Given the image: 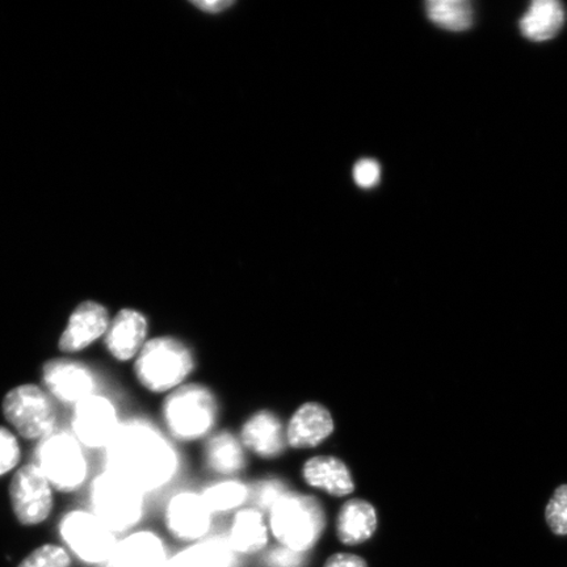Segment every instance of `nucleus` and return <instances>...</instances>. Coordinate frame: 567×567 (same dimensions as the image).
<instances>
[{
    "mask_svg": "<svg viewBox=\"0 0 567 567\" xmlns=\"http://www.w3.org/2000/svg\"><path fill=\"white\" fill-rule=\"evenodd\" d=\"M301 477L308 486L334 498H346L357 488L350 466L337 456L310 457L302 465Z\"/></svg>",
    "mask_w": 567,
    "mask_h": 567,
    "instance_id": "nucleus-17",
    "label": "nucleus"
},
{
    "mask_svg": "<svg viewBox=\"0 0 567 567\" xmlns=\"http://www.w3.org/2000/svg\"><path fill=\"white\" fill-rule=\"evenodd\" d=\"M545 519L553 534L567 536V485L559 486L545 509Z\"/></svg>",
    "mask_w": 567,
    "mask_h": 567,
    "instance_id": "nucleus-27",
    "label": "nucleus"
},
{
    "mask_svg": "<svg viewBox=\"0 0 567 567\" xmlns=\"http://www.w3.org/2000/svg\"><path fill=\"white\" fill-rule=\"evenodd\" d=\"M42 384L49 395L73 406L95 394L96 388L94 374L86 365L65 358L47 361L42 367Z\"/></svg>",
    "mask_w": 567,
    "mask_h": 567,
    "instance_id": "nucleus-11",
    "label": "nucleus"
},
{
    "mask_svg": "<svg viewBox=\"0 0 567 567\" xmlns=\"http://www.w3.org/2000/svg\"><path fill=\"white\" fill-rule=\"evenodd\" d=\"M205 461L210 471L233 476L245 470L246 450L236 435L228 431L218 432L205 445Z\"/></svg>",
    "mask_w": 567,
    "mask_h": 567,
    "instance_id": "nucleus-21",
    "label": "nucleus"
},
{
    "mask_svg": "<svg viewBox=\"0 0 567 567\" xmlns=\"http://www.w3.org/2000/svg\"><path fill=\"white\" fill-rule=\"evenodd\" d=\"M106 471L141 493L157 491L172 481L179 467L176 451L153 424L131 421L105 446Z\"/></svg>",
    "mask_w": 567,
    "mask_h": 567,
    "instance_id": "nucleus-1",
    "label": "nucleus"
},
{
    "mask_svg": "<svg viewBox=\"0 0 567 567\" xmlns=\"http://www.w3.org/2000/svg\"><path fill=\"white\" fill-rule=\"evenodd\" d=\"M35 465L56 492H76L87 478L82 444L68 432L53 431L41 439L35 450Z\"/></svg>",
    "mask_w": 567,
    "mask_h": 567,
    "instance_id": "nucleus-6",
    "label": "nucleus"
},
{
    "mask_svg": "<svg viewBox=\"0 0 567 567\" xmlns=\"http://www.w3.org/2000/svg\"><path fill=\"white\" fill-rule=\"evenodd\" d=\"M202 496L212 514L225 513L243 506L250 496V491L244 482L228 480L205 488Z\"/></svg>",
    "mask_w": 567,
    "mask_h": 567,
    "instance_id": "nucleus-25",
    "label": "nucleus"
},
{
    "mask_svg": "<svg viewBox=\"0 0 567 567\" xmlns=\"http://www.w3.org/2000/svg\"><path fill=\"white\" fill-rule=\"evenodd\" d=\"M289 493V488L282 481L271 478L261 481L255 488V503L259 512L268 513Z\"/></svg>",
    "mask_w": 567,
    "mask_h": 567,
    "instance_id": "nucleus-28",
    "label": "nucleus"
},
{
    "mask_svg": "<svg viewBox=\"0 0 567 567\" xmlns=\"http://www.w3.org/2000/svg\"><path fill=\"white\" fill-rule=\"evenodd\" d=\"M165 522L169 534L177 540L197 542L208 534L212 513L202 494L182 492L168 501Z\"/></svg>",
    "mask_w": 567,
    "mask_h": 567,
    "instance_id": "nucleus-12",
    "label": "nucleus"
},
{
    "mask_svg": "<svg viewBox=\"0 0 567 567\" xmlns=\"http://www.w3.org/2000/svg\"><path fill=\"white\" fill-rule=\"evenodd\" d=\"M326 512L313 495L289 492L269 512L268 527L281 547L305 553L316 547L326 529Z\"/></svg>",
    "mask_w": 567,
    "mask_h": 567,
    "instance_id": "nucleus-3",
    "label": "nucleus"
},
{
    "mask_svg": "<svg viewBox=\"0 0 567 567\" xmlns=\"http://www.w3.org/2000/svg\"><path fill=\"white\" fill-rule=\"evenodd\" d=\"M147 337L148 321L145 315L136 309H123L111 319L104 342L113 359L130 361L138 357L147 343Z\"/></svg>",
    "mask_w": 567,
    "mask_h": 567,
    "instance_id": "nucleus-16",
    "label": "nucleus"
},
{
    "mask_svg": "<svg viewBox=\"0 0 567 567\" xmlns=\"http://www.w3.org/2000/svg\"><path fill=\"white\" fill-rule=\"evenodd\" d=\"M323 567H368V564L363 557L352 553H337L326 561Z\"/></svg>",
    "mask_w": 567,
    "mask_h": 567,
    "instance_id": "nucleus-32",
    "label": "nucleus"
},
{
    "mask_svg": "<svg viewBox=\"0 0 567 567\" xmlns=\"http://www.w3.org/2000/svg\"><path fill=\"white\" fill-rule=\"evenodd\" d=\"M91 513L113 534L136 526L144 515V493L109 471L90 486Z\"/></svg>",
    "mask_w": 567,
    "mask_h": 567,
    "instance_id": "nucleus-5",
    "label": "nucleus"
},
{
    "mask_svg": "<svg viewBox=\"0 0 567 567\" xmlns=\"http://www.w3.org/2000/svg\"><path fill=\"white\" fill-rule=\"evenodd\" d=\"M234 551L225 537H212L177 553L166 567H231Z\"/></svg>",
    "mask_w": 567,
    "mask_h": 567,
    "instance_id": "nucleus-23",
    "label": "nucleus"
},
{
    "mask_svg": "<svg viewBox=\"0 0 567 567\" xmlns=\"http://www.w3.org/2000/svg\"><path fill=\"white\" fill-rule=\"evenodd\" d=\"M110 323V311L104 305L95 301L78 305L60 338V351L78 353L89 349L97 339L105 337Z\"/></svg>",
    "mask_w": 567,
    "mask_h": 567,
    "instance_id": "nucleus-14",
    "label": "nucleus"
},
{
    "mask_svg": "<svg viewBox=\"0 0 567 567\" xmlns=\"http://www.w3.org/2000/svg\"><path fill=\"white\" fill-rule=\"evenodd\" d=\"M53 491L51 482L38 465L19 467L10 486L11 506L19 523L27 527L44 523L54 506Z\"/></svg>",
    "mask_w": 567,
    "mask_h": 567,
    "instance_id": "nucleus-9",
    "label": "nucleus"
},
{
    "mask_svg": "<svg viewBox=\"0 0 567 567\" xmlns=\"http://www.w3.org/2000/svg\"><path fill=\"white\" fill-rule=\"evenodd\" d=\"M115 405L106 396L92 394L74 406V437L89 449H105L120 427Z\"/></svg>",
    "mask_w": 567,
    "mask_h": 567,
    "instance_id": "nucleus-10",
    "label": "nucleus"
},
{
    "mask_svg": "<svg viewBox=\"0 0 567 567\" xmlns=\"http://www.w3.org/2000/svg\"><path fill=\"white\" fill-rule=\"evenodd\" d=\"M268 530L264 513L258 508H245L234 516L226 540L234 553L254 555L267 547Z\"/></svg>",
    "mask_w": 567,
    "mask_h": 567,
    "instance_id": "nucleus-20",
    "label": "nucleus"
},
{
    "mask_svg": "<svg viewBox=\"0 0 567 567\" xmlns=\"http://www.w3.org/2000/svg\"><path fill=\"white\" fill-rule=\"evenodd\" d=\"M167 550L151 530H138L118 542L106 567H166Z\"/></svg>",
    "mask_w": 567,
    "mask_h": 567,
    "instance_id": "nucleus-18",
    "label": "nucleus"
},
{
    "mask_svg": "<svg viewBox=\"0 0 567 567\" xmlns=\"http://www.w3.org/2000/svg\"><path fill=\"white\" fill-rule=\"evenodd\" d=\"M6 421L27 441H41L54 431L56 411L47 390L24 384L10 390L2 403Z\"/></svg>",
    "mask_w": 567,
    "mask_h": 567,
    "instance_id": "nucleus-7",
    "label": "nucleus"
},
{
    "mask_svg": "<svg viewBox=\"0 0 567 567\" xmlns=\"http://www.w3.org/2000/svg\"><path fill=\"white\" fill-rule=\"evenodd\" d=\"M193 4L203 12L218 13L229 9L234 2H229V0H205L204 2V0H202V2H193Z\"/></svg>",
    "mask_w": 567,
    "mask_h": 567,
    "instance_id": "nucleus-33",
    "label": "nucleus"
},
{
    "mask_svg": "<svg viewBox=\"0 0 567 567\" xmlns=\"http://www.w3.org/2000/svg\"><path fill=\"white\" fill-rule=\"evenodd\" d=\"M240 443L260 458H278L288 449L286 425L272 411L259 410L243 425Z\"/></svg>",
    "mask_w": 567,
    "mask_h": 567,
    "instance_id": "nucleus-15",
    "label": "nucleus"
},
{
    "mask_svg": "<svg viewBox=\"0 0 567 567\" xmlns=\"http://www.w3.org/2000/svg\"><path fill=\"white\" fill-rule=\"evenodd\" d=\"M20 457L21 450L17 435L0 425V477L16 470Z\"/></svg>",
    "mask_w": 567,
    "mask_h": 567,
    "instance_id": "nucleus-29",
    "label": "nucleus"
},
{
    "mask_svg": "<svg viewBox=\"0 0 567 567\" xmlns=\"http://www.w3.org/2000/svg\"><path fill=\"white\" fill-rule=\"evenodd\" d=\"M195 370L189 347L174 337L148 339L134 363L140 385L152 393H169L186 384Z\"/></svg>",
    "mask_w": 567,
    "mask_h": 567,
    "instance_id": "nucleus-2",
    "label": "nucleus"
},
{
    "mask_svg": "<svg viewBox=\"0 0 567 567\" xmlns=\"http://www.w3.org/2000/svg\"><path fill=\"white\" fill-rule=\"evenodd\" d=\"M565 10L556 0H535L520 20V31L532 41H547L561 30Z\"/></svg>",
    "mask_w": 567,
    "mask_h": 567,
    "instance_id": "nucleus-22",
    "label": "nucleus"
},
{
    "mask_svg": "<svg viewBox=\"0 0 567 567\" xmlns=\"http://www.w3.org/2000/svg\"><path fill=\"white\" fill-rule=\"evenodd\" d=\"M219 415L217 396L203 384H184L169 392L162 406L166 427L176 441L195 442L215 429Z\"/></svg>",
    "mask_w": 567,
    "mask_h": 567,
    "instance_id": "nucleus-4",
    "label": "nucleus"
},
{
    "mask_svg": "<svg viewBox=\"0 0 567 567\" xmlns=\"http://www.w3.org/2000/svg\"><path fill=\"white\" fill-rule=\"evenodd\" d=\"M60 535L66 547L87 564L109 563L118 543L104 523L83 509H74L62 517Z\"/></svg>",
    "mask_w": 567,
    "mask_h": 567,
    "instance_id": "nucleus-8",
    "label": "nucleus"
},
{
    "mask_svg": "<svg viewBox=\"0 0 567 567\" xmlns=\"http://www.w3.org/2000/svg\"><path fill=\"white\" fill-rule=\"evenodd\" d=\"M69 551L60 545L45 544L34 549L18 567H70Z\"/></svg>",
    "mask_w": 567,
    "mask_h": 567,
    "instance_id": "nucleus-26",
    "label": "nucleus"
},
{
    "mask_svg": "<svg viewBox=\"0 0 567 567\" xmlns=\"http://www.w3.org/2000/svg\"><path fill=\"white\" fill-rule=\"evenodd\" d=\"M336 526L338 540L357 547L371 540L379 528V515L371 502L353 498L340 507Z\"/></svg>",
    "mask_w": 567,
    "mask_h": 567,
    "instance_id": "nucleus-19",
    "label": "nucleus"
},
{
    "mask_svg": "<svg viewBox=\"0 0 567 567\" xmlns=\"http://www.w3.org/2000/svg\"><path fill=\"white\" fill-rule=\"evenodd\" d=\"M381 168L373 159H361L354 165L353 179L360 188L370 189L378 186Z\"/></svg>",
    "mask_w": 567,
    "mask_h": 567,
    "instance_id": "nucleus-30",
    "label": "nucleus"
},
{
    "mask_svg": "<svg viewBox=\"0 0 567 567\" xmlns=\"http://www.w3.org/2000/svg\"><path fill=\"white\" fill-rule=\"evenodd\" d=\"M425 11L432 23L444 30L461 32L473 24V7L465 0H430Z\"/></svg>",
    "mask_w": 567,
    "mask_h": 567,
    "instance_id": "nucleus-24",
    "label": "nucleus"
},
{
    "mask_svg": "<svg viewBox=\"0 0 567 567\" xmlns=\"http://www.w3.org/2000/svg\"><path fill=\"white\" fill-rule=\"evenodd\" d=\"M336 421L322 403L309 401L297 408L286 425L287 443L293 450H311L334 434Z\"/></svg>",
    "mask_w": 567,
    "mask_h": 567,
    "instance_id": "nucleus-13",
    "label": "nucleus"
},
{
    "mask_svg": "<svg viewBox=\"0 0 567 567\" xmlns=\"http://www.w3.org/2000/svg\"><path fill=\"white\" fill-rule=\"evenodd\" d=\"M302 563L303 553L281 547V545L269 551L267 556L269 567H301Z\"/></svg>",
    "mask_w": 567,
    "mask_h": 567,
    "instance_id": "nucleus-31",
    "label": "nucleus"
}]
</instances>
